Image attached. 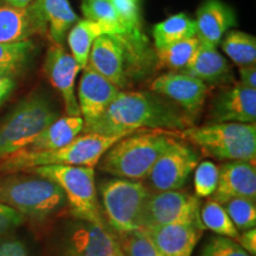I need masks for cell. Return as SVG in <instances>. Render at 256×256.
<instances>
[{
	"instance_id": "cell-27",
	"label": "cell",
	"mask_w": 256,
	"mask_h": 256,
	"mask_svg": "<svg viewBox=\"0 0 256 256\" xmlns=\"http://www.w3.org/2000/svg\"><path fill=\"white\" fill-rule=\"evenodd\" d=\"M222 49L240 66L256 62V38L246 32L236 30L228 32L222 43Z\"/></svg>"
},
{
	"instance_id": "cell-1",
	"label": "cell",
	"mask_w": 256,
	"mask_h": 256,
	"mask_svg": "<svg viewBox=\"0 0 256 256\" xmlns=\"http://www.w3.org/2000/svg\"><path fill=\"white\" fill-rule=\"evenodd\" d=\"M192 122L190 115L158 94L121 92L100 119L83 132L104 136H130L146 130L179 132Z\"/></svg>"
},
{
	"instance_id": "cell-10",
	"label": "cell",
	"mask_w": 256,
	"mask_h": 256,
	"mask_svg": "<svg viewBox=\"0 0 256 256\" xmlns=\"http://www.w3.org/2000/svg\"><path fill=\"white\" fill-rule=\"evenodd\" d=\"M200 198L180 190L151 194L144 211L142 230L200 220Z\"/></svg>"
},
{
	"instance_id": "cell-31",
	"label": "cell",
	"mask_w": 256,
	"mask_h": 256,
	"mask_svg": "<svg viewBox=\"0 0 256 256\" xmlns=\"http://www.w3.org/2000/svg\"><path fill=\"white\" fill-rule=\"evenodd\" d=\"M81 8L87 20L106 25L113 34H122L110 0H81Z\"/></svg>"
},
{
	"instance_id": "cell-19",
	"label": "cell",
	"mask_w": 256,
	"mask_h": 256,
	"mask_svg": "<svg viewBox=\"0 0 256 256\" xmlns=\"http://www.w3.org/2000/svg\"><path fill=\"white\" fill-rule=\"evenodd\" d=\"M204 230L200 220H194L170 224L144 232L154 242L162 256H192Z\"/></svg>"
},
{
	"instance_id": "cell-42",
	"label": "cell",
	"mask_w": 256,
	"mask_h": 256,
	"mask_svg": "<svg viewBox=\"0 0 256 256\" xmlns=\"http://www.w3.org/2000/svg\"><path fill=\"white\" fill-rule=\"evenodd\" d=\"M110 256H124V254L122 249H121V250L114 252V254H112V255H110Z\"/></svg>"
},
{
	"instance_id": "cell-6",
	"label": "cell",
	"mask_w": 256,
	"mask_h": 256,
	"mask_svg": "<svg viewBox=\"0 0 256 256\" xmlns=\"http://www.w3.org/2000/svg\"><path fill=\"white\" fill-rule=\"evenodd\" d=\"M178 136L222 162H255L256 124H210L179 130Z\"/></svg>"
},
{
	"instance_id": "cell-30",
	"label": "cell",
	"mask_w": 256,
	"mask_h": 256,
	"mask_svg": "<svg viewBox=\"0 0 256 256\" xmlns=\"http://www.w3.org/2000/svg\"><path fill=\"white\" fill-rule=\"evenodd\" d=\"M110 2L113 4L122 34L134 37H142V0H110Z\"/></svg>"
},
{
	"instance_id": "cell-23",
	"label": "cell",
	"mask_w": 256,
	"mask_h": 256,
	"mask_svg": "<svg viewBox=\"0 0 256 256\" xmlns=\"http://www.w3.org/2000/svg\"><path fill=\"white\" fill-rule=\"evenodd\" d=\"M48 24V32L55 46H63L66 34L78 17L69 0H34Z\"/></svg>"
},
{
	"instance_id": "cell-33",
	"label": "cell",
	"mask_w": 256,
	"mask_h": 256,
	"mask_svg": "<svg viewBox=\"0 0 256 256\" xmlns=\"http://www.w3.org/2000/svg\"><path fill=\"white\" fill-rule=\"evenodd\" d=\"M121 240L120 247L124 256H162L154 242L144 230H138L124 234Z\"/></svg>"
},
{
	"instance_id": "cell-35",
	"label": "cell",
	"mask_w": 256,
	"mask_h": 256,
	"mask_svg": "<svg viewBox=\"0 0 256 256\" xmlns=\"http://www.w3.org/2000/svg\"><path fill=\"white\" fill-rule=\"evenodd\" d=\"M200 256H252L235 240L217 236L204 246Z\"/></svg>"
},
{
	"instance_id": "cell-14",
	"label": "cell",
	"mask_w": 256,
	"mask_h": 256,
	"mask_svg": "<svg viewBox=\"0 0 256 256\" xmlns=\"http://www.w3.org/2000/svg\"><path fill=\"white\" fill-rule=\"evenodd\" d=\"M151 90L168 98L188 115L200 113L209 94L206 82L182 72L159 76L152 82Z\"/></svg>"
},
{
	"instance_id": "cell-5",
	"label": "cell",
	"mask_w": 256,
	"mask_h": 256,
	"mask_svg": "<svg viewBox=\"0 0 256 256\" xmlns=\"http://www.w3.org/2000/svg\"><path fill=\"white\" fill-rule=\"evenodd\" d=\"M0 200L25 218L37 220L54 216L66 204L58 185L32 174H10L0 178Z\"/></svg>"
},
{
	"instance_id": "cell-28",
	"label": "cell",
	"mask_w": 256,
	"mask_h": 256,
	"mask_svg": "<svg viewBox=\"0 0 256 256\" xmlns=\"http://www.w3.org/2000/svg\"><path fill=\"white\" fill-rule=\"evenodd\" d=\"M200 46L198 37H192L158 50V66L171 70H183Z\"/></svg>"
},
{
	"instance_id": "cell-39",
	"label": "cell",
	"mask_w": 256,
	"mask_h": 256,
	"mask_svg": "<svg viewBox=\"0 0 256 256\" xmlns=\"http://www.w3.org/2000/svg\"><path fill=\"white\" fill-rule=\"evenodd\" d=\"M241 247L248 252L249 255H256V229H249L240 234L238 238L236 240Z\"/></svg>"
},
{
	"instance_id": "cell-12",
	"label": "cell",
	"mask_w": 256,
	"mask_h": 256,
	"mask_svg": "<svg viewBox=\"0 0 256 256\" xmlns=\"http://www.w3.org/2000/svg\"><path fill=\"white\" fill-rule=\"evenodd\" d=\"M119 250V241L107 228L76 220L64 230L57 256H110Z\"/></svg>"
},
{
	"instance_id": "cell-4",
	"label": "cell",
	"mask_w": 256,
	"mask_h": 256,
	"mask_svg": "<svg viewBox=\"0 0 256 256\" xmlns=\"http://www.w3.org/2000/svg\"><path fill=\"white\" fill-rule=\"evenodd\" d=\"M174 138L162 132L142 130L130 134L110 147L98 162L101 171L121 179H147L159 156Z\"/></svg>"
},
{
	"instance_id": "cell-3",
	"label": "cell",
	"mask_w": 256,
	"mask_h": 256,
	"mask_svg": "<svg viewBox=\"0 0 256 256\" xmlns=\"http://www.w3.org/2000/svg\"><path fill=\"white\" fill-rule=\"evenodd\" d=\"M126 136H128L126 134L104 136L96 133H84L74 139L66 146L54 151L23 150L0 162V174H19L50 165L83 166L95 168L106 152Z\"/></svg>"
},
{
	"instance_id": "cell-24",
	"label": "cell",
	"mask_w": 256,
	"mask_h": 256,
	"mask_svg": "<svg viewBox=\"0 0 256 256\" xmlns=\"http://www.w3.org/2000/svg\"><path fill=\"white\" fill-rule=\"evenodd\" d=\"M104 34H113L106 25L95 23L84 19L78 20L72 30L68 32V44L72 50V56L78 64L80 69L83 70L88 66L89 55L94 42Z\"/></svg>"
},
{
	"instance_id": "cell-18",
	"label": "cell",
	"mask_w": 256,
	"mask_h": 256,
	"mask_svg": "<svg viewBox=\"0 0 256 256\" xmlns=\"http://www.w3.org/2000/svg\"><path fill=\"white\" fill-rule=\"evenodd\" d=\"M218 185L212 200L223 206L230 200H256V168L254 162H226L218 166Z\"/></svg>"
},
{
	"instance_id": "cell-22",
	"label": "cell",
	"mask_w": 256,
	"mask_h": 256,
	"mask_svg": "<svg viewBox=\"0 0 256 256\" xmlns=\"http://www.w3.org/2000/svg\"><path fill=\"white\" fill-rule=\"evenodd\" d=\"M84 128L82 116L58 118L38 136L28 148L30 151H54L62 148L81 136Z\"/></svg>"
},
{
	"instance_id": "cell-26",
	"label": "cell",
	"mask_w": 256,
	"mask_h": 256,
	"mask_svg": "<svg viewBox=\"0 0 256 256\" xmlns=\"http://www.w3.org/2000/svg\"><path fill=\"white\" fill-rule=\"evenodd\" d=\"M200 218L203 224L204 229H209L210 232L217 234L218 236L228 238L232 240H238L240 232L236 229L232 223L226 208L218 202L208 200L203 206H200Z\"/></svg>"
},
{
	"instance_id": "cell-29",
	"label": "cell",
	"mask_w": 256,
	"mask_h": 256,
	"mask_svg": "<svg viewBox=\"0 0 256 256\" xmlns=\"http://www.w3.org/2000/svg\"><path fill=\"white\" fill-rule=\"evenodd\" d=\"M34 50L32 40L0 44V72L17 75L30 60Z\"/></svg>"
},
{
	"instance_id": "cell-32",
	"label": "cell",
	"mask_w": 256,
	"mask_h": 256,
	"mask_svg": "<svg viewBox=\"0 0 256 256\" xmlns=\"http://www.w3.org/2000/svg\"><path fill=\"white\" fill-rule=\"evenodd\" d=\"M226 212L236 229L240 232L246 230L254 229L256 226V206L255 200H247V198H235L230 200L223 204Z\"/></svg>"
},
{
	"instance_id": "cell-13",
	"label": "cell",
	"mask_w": 256,
	"mask_h": 256,
	"mask_svg": "<svg viewBox=\"0 0 256 256\" xmlns=\"http://www.w3.org/2000/svg\"><path fill=\"white\" fill-rule=\"evenodd\" d=\"M46 34V20L34 0L26 8L0 4V44L20 43Z\"/></svg>"
},
{
	"instance_id": "cell-8",
	"label": "cell",
	"mask_w": 256,
	"mask_h": 256,
	"mask_svg": "<svg viewBox=\"0 0 256 256\" xmlns=\"http://www.w3.org/2000/svg\"><path fill=\"white\" fill-rule=\"evenodd\" d=\"M50 179L62 188L66 203L76 220L107 228L102 217L95 183V168L83 166L50 165L28 171Z\"/></svg>"
},
{
	"instance_id": "cell-9",
	"label": "cell",
	"mask_w": 256,
	"mask_h": 256,
	"mask_svg": "<svg viewBox=\"0 0 256 256\" xmlns=\"http://www.w3.org/2000/svg\"><path fill=\"white\" fill-rule=\"evenodd\" d=\"M101 200L108 223L121 235L142 230V216L152 192L142 182L112 179L101 184Z\"/></svg>"
},
{
	"instance_id": "cell-37",
	"label": "cell",
	"mask_w": 256,
	"mask_h": 256,
	"mask_svg": "<svg viewBox=\"0 0 256 256\" xmlns=\"http://www.w3.org/2000/svg\"><path fill=\"white\" fill-rule=\"evenodd\" d=\"M0 256H31L26 244L14 236L0 238Z\"/></svg>"
},
{
	"instance_id": "cell-40",
	"label": "cell",
	"mask_w": 256,
	"mask_h": 256,
	"mask_svg": "<svg viewBox=\"0 0 256 256\" xmlns=\"http://www.w3.org/2000/svg\"><path fill=\"white\" fill-rule=\"evenodd\" d=\"M240 76H241V84L246 87L256 89V66L255 64L240 66Z\"/></svg>"
},
{
	"instance_id": "cell-38",
	"label": "cell",
	"mask_w": 256,
	"mask_h": 256,
	"mask_svg": "<svg viewBox=\"0 0 256 256\" xmlns=\"http://www.w3.org/2000/svg\"><path fill=\"white\" fill-rule=\"evenodd\" d=\"M14 76L16 75H11V74L0 72V108L8 100L16 89L17 83H16Z\"/></svg>"
},
{
	"instance_id": "cell-11",
	"label": "cell",
	"mask_w": 256,
	"mask_h": 256,
	"mask_svg": "<svg viewBox=\"0 0 256 256\" xmlns=\"http://www.w3.org/2000/svg\"><path fill=\"white\" fill-rule=\"evenodd\" d=\"M200 159L191 145L174 139L156 160L147 179L156 192L180 190L200 164Z\"/></svg>"
},
{
	"instance_id": "cell-41",
	"label": "cell",
	"mask_w": 256,
	"mask_h": 256,
	"mask_svg": "<svg viewBox=\"0 0 256 256\" xmlns=\"http://www.w3.org/2000/svg\"><path fill=\"white\" fill-rule=\"evenodd\" d=\"M4 4L16 6V8H26L34 0H2Z\"/></svg>"
},
{
	"instance_id": "cell-20",
	"label": "cell",
	"mask_w": 256,
	"mask_h": 256,
	"mask_svg": "<svg viewBox=\"0 0 256 256\" xmlns=\"http://www.w3.org/2000/svg\"><path fill=\"white\" fill-rule=\"evenodd\" d=\"M194 22L198 40L210 48L218 46L224 34L238 25L235 11L220 0H206L198 8Z\"/></svg>"
},
{
	"instance_id": "cell-17",
	"label": "cell",
	"mask_w": 256,
	"mask_h": 256,
	"mask_svg": "<svg viewBox=\"0 0 256 256\" xmlns=\"http://www.w3.org/2000/svg\"><path fill=\"white\" fill-rule=\"evenodd\" d=\"M215 124H255L256 89L240 83L217 96L211 110Z\"/></svg>"
},
{
	"instance_id": "cell-15",
	"label": "cell",
	"mask_w": 256,
	"mask_h": 256,
	"mask_svg": "<svg viewBox=\"0 0 256 256\" xmlns=\"http://www.w3.org/2000/svg\"><path fill=\"white\" fill-rule=\"evenodd\" d=\"M44 72L62 96L66 115L81 116L75 90V81L81 69L75 58L66 52L63 46H50L44 62Z\"/></svg>"
},
{
	"instance_id": "cell-25",
	"label": "cell",
	"mask_w": 256,
	"mask_h": 256,
	"mask_svg": "<svg viewBox=\"0 0 256 256\" xmlns=\"http://www.w3.org/2000/svg\"><path fill=\"white\" fill-rule=\"evenodd\" d=\"M196 36V22L185 14L172 16L153 28V40L156 50H162L172 44Z\"/></svg>"
},
{
	"instance_id": "cell-43",
	"label": "cell",
	"mask_w": 256,
	"mask_h": 256,
	"mask_svg": "<svg viewBox=\"0 0 256 256\" xmlns=\"http://www.w3.org/2000/svg\"><path fill=\"white\" fill-rule=\"evenodd\" d=\"M0 4H2V0H0Z\"/></svg>"
},
{
	"instance_id": "cell-16",
	"label": "cell",
	"mask_w": 256,
	"mask_h": 256,
	"mask_svg": "<svg viewBox=\"0 0 256 256\" xmlns=\"http://www.w3.org/2000/svg\"><path fill=\"white\" fill-rule=\"evenodd\" d=\"M120 92V89L113 83L92 68L86 66L76 95L81 116L84 120V128L100 119Z\"/></svg>"
},
{
	"instance_id": "cell-7",
	"label": "cell",
	"mask_w": 256,
	"mask_h": 256,
	"mask_svg": "<svg viewBox=\"0 0 256 256\" xmlns=\"http://www.w3.org/2000/svg\"><path fill=\"white\" fill-rule=\"evenodd\" d=\"M58 118L52 102L43 94H32L19 102L0 124V162L28 148Z\"/></svg>"
},
{
	"instance_id": "cell-36",
	"label": "cell",
	"mask_w": 256,
	"mask_h": 256,
	"mask_svg": "<svg viewBox=\"0 0 256 256\" xmlns=\"http://www.w3.org/2000/svg\"><path fill=\"white\" fill-rule=\"evenodd\" d=\"M25 223V217L0 200V238L11 235Z\"/></svg>"
},
{
	"instance_id": "cell-2",
	"label": "cell",
	"mask_w": 256,
	"mask_h": 256,
	"mask_svg": "<svg viewBox=\"0 0 256 256\" xmlns=\"http://www.w3.org/2000/svg\"><path fill=\"white\" fill-rule=\"evenodd\" d=\"M151 63L152 52L145 36L116 34H104L94 42L87 66L122 90Z\"/></svg>"
},
{
	"instance_id": "cell-34",
	"label": "cell",
	"mask_w": 256,
	"mask_h": 256,
	"mask_svg": "<svg viewBox=\"0 0 256 256\" xmlns=\"http://www.w3.org/2000/svg\"><path fill=\"white\" fill-rule=\"evenodd\" d=\"M220 170L212 162H202L194 171V190L198 198L211 197L218 185Z\"/></svg>"
},
{
	"instance_id": "cell-21",
	"label": "cell",
	"mask_w": 256,
	"mask_h": 256,
	"mask_svg": "<svg viewBox=\"0 0 256 256\" xmlns=\"http://www.w3.org/2000/svg\"><path fill=\"white\" fill-rule=\"evenodd\" d=\"M182 74L192 76L203 82H223L229 78L230 68L226 60L217 51V48L204 46L200 42L197 50Z\"/></svg>"
}]
</instances>
